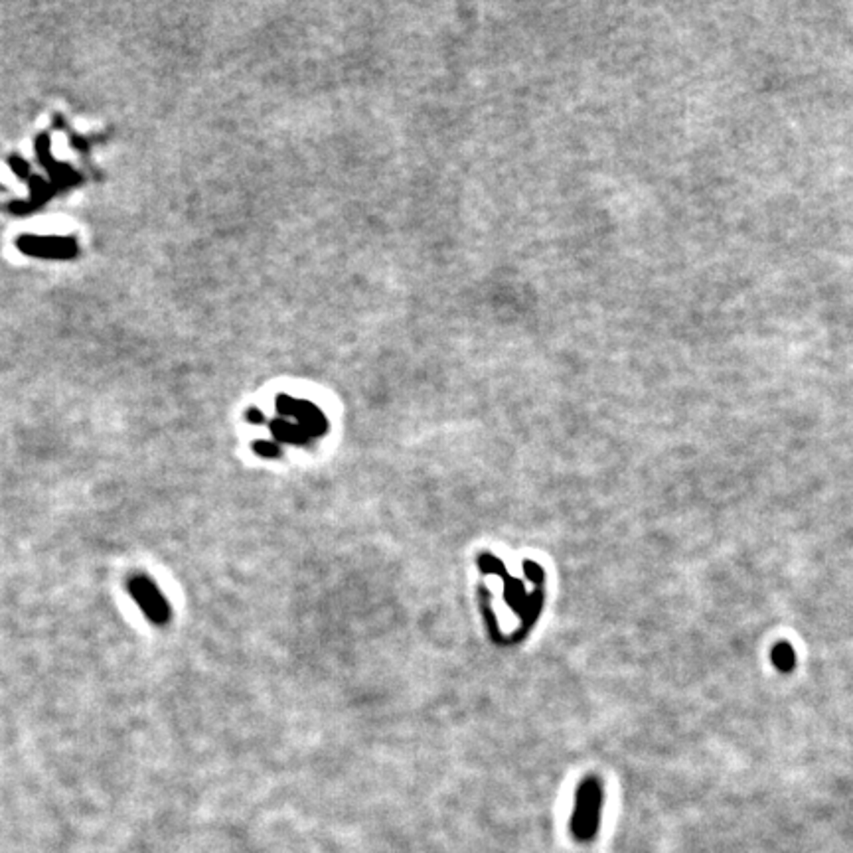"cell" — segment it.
<instances>
[{
	"instance_id": "6da1fadb",
	"label": "cell",
	"mask_w": 853,
	"mask_h": 853,
	"mask_svg": "<svg viewBox=\"0 0 853 853\" xmlns=\"http://www.w3.org/2000/svg\"><path fill=\"white\" fill-rule=\"evenodd\" d=\"M128 591L133 595L135 602L139 604L142 613L146 618L155 624H166L170 618V606L164 599V595L160 593L155 581H150L148 577H133L128 581Z\"/></svg>"
},
{
	"instance_id": "7a4b0ae2",
	"label": "cell",
	"mask_w": 853,
	"mask_h": 853,
	"mask_svg": "<svg viewBox=\"0 0 853 853\" xmlns=\"http://www.w3.org/2000/svg\"><path fill=\"white\" fill-rule=\"evenodd\" d=\"M597 792L589 790L584 792V796L579 800V816H577V823L575 830L579 836H591L593 828H595V814H597Z\"/></svg>"
}]
</instances>
